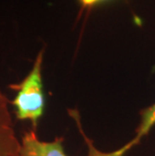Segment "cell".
<instances>
[{
	"instance_id": "4",
	"label": "cell",
	"mask_w": 155,
	"mask_h": 156,
	"mask_svg": "<svg viewBox=\"0 0 155 156\" xmlns=\"http://www.w3.org/2000/svg\"><path fill=\"white\" fill-rule=\"evenodd\" d=\"M154 124H155V104L146 108L145 110L141 112V119H140L139 126H138L136 130V136H135L133 140L128 143L129 147L131 148L133 145L137 144L140 141V139L150 131V129L152 128V126Z\"/></svg>"
},
{
	"instance_id": "3",
	"label": "cell",
	"mask_w": 155,
	"mask_h": 156,
	"mask_svg": "<svg viewBox=\"0 0 155 156\" xmlns=\"http://www.w3.org/2000/svg\"><path fill=\"white\" fill-rule=\"evenodd\" d=\"M21 142L15 136L8 111V100L0 92V156H19Z\"/></svg>"
},
{
	"instance_id": "5",
	"label": "cell",
	"mask_w": 155,
	"mask_h": 156,
	"mask_svg": "<svg viewBox=\"0 0 155 156\" xmlns=\"http://www.w3.org/2000/svg\"><path fill=\"white\" fill-rule=\"evenodd\" d=\"M79 1L83 8H92L93 6L97 5L98 3L104 1V0H79Z\"/></svg>"
},
{
	"instance_id": "2",
	"label": "cell",
	"mask_w": 155,
	"mask_h": 156,
	"mask_svg": "<svg viewBox=\"0 0 155 156\" xmlns=\"http://www.w3.org/2000/svg\"><path fill=\"white\" fill-rule=\"evenodd\" d=\"M69 113L75 119L80 129L81 134L85 138L86 143L88 145V156H123L125 152L129 150L130 147L126 144L124 147L114 152H102L99 151L93 145L90 139L85 135L83 129L81 127V121L79 113L76 110H69ZM19 156H68L65 153L62 146V138H55L51 142L41 141L37 138L34 130L28 131L23 135L21 140V149Z\"/></svg>"
},
{
	"instance_id": "1",
	"label": "cell",
	"mask_w": 155,
	"mask_h": 156,
	"mask_svg": "<svg viewBox=\"0 0 155 156\" xmlns=\"http://www.w3.org/2000/svg\"><path fill=\"white\" fill-rule=\"evenodd\" d=\"M42 61L44 49L38 52L33 67L26 78L19 84L10 85V89L16 91V96L13 99L15 115L18 120H30L36 127L37 121L44 114V95L42 87Z\"/></svg>"
}]
</instances>
